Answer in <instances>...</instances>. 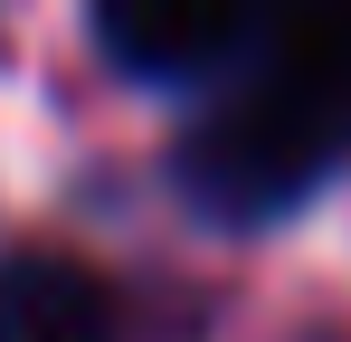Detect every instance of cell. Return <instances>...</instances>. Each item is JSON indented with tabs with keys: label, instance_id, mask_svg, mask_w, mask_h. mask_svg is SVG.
Masks as SVG:
<instances>
[{
	"label": "cell",
	"instance_id": "6da1fadb",
	"mask_svg": "<svg viewBox=\"0 0 351 342\" xmlns=\"http://www.w3.org/2000/svg\"><path fill=\"white\" fill-rule=\"evenodd\" d=\"M351 152V0H256L247 57L180 133V190L228 228L313 200Z\"/></svg>",
	"mask_w": 351,
	"mask_h": 342
},
{
	"label": "cell",
	"instance_id": "7a4b0ae2",
	"mask_svg": "<svg viewBox=\"0 0 351 342\" xmlns=\"http://www.w3.org/2000/svg\"><path fill=\"white\" fill-rule=\"evenodd\" d=\"M256 0H95V38L143 86H199L247 57Z\"/></svg>",
	"mask_w": 351,
	"mask_h": 342
},
{
	"label": "cell",
	"instance_id": "3957f363",
	"mask_svg": "<svg viewBox=\"0 0 351 342\" xmlns=\"http://www.w3.org/2000/svg\"><path fill=\"white\" fill-rule=\"evenodd\" d=\"M0 342H123V304L66 247L0 257Z\"/></svg>",
	"mask_w": 351,
	"mask_h": 342
}]
</instances>
